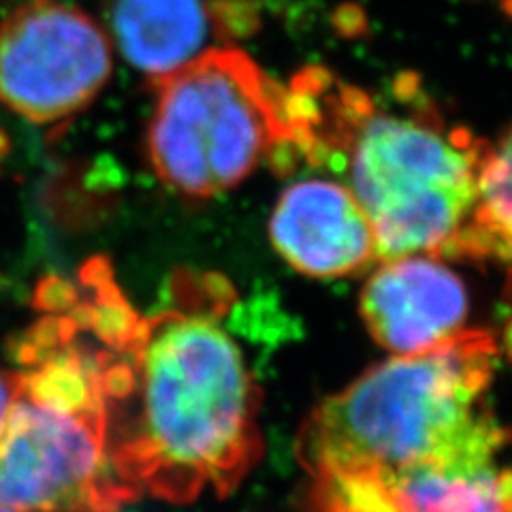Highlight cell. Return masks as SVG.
Listing matches in <instances>:
<instances>
[{
  "label": "cell",
  "mask_w": 512,
  "mask_h": 512,
  "mask_svg": "<svg viewBox=\"0 0 512 512\" xmlns=\"http://www.w3.org/2000/svg\"><path fill=\"white\" fill-rule=\"evenodd\" d=\"M173 306L139 320L105 370L107 448L133 500L190 504L233 493L263 451L261 391L218 325L231 288L175 280Z\"/></svg>",
  "instance_id": "1"
},
{
  "label": "cell",
  "mask_w": 512,
  "mask_h": 512,
  "mask_svg": "<svg viewBox=\"0 0 512 512\" xmlns=\"http://www.w3.org/2000/svg\"><path fill=\"white\" fill-rule=\"evenodd\" d=\"M286 90L293 152L344 175L382 261L410 254L470 259L487 141L448 124L410 75L395 86V105L325 69L299 73Z\"/></svg>",
  "instance_id": "2"
},
{
  "label": "cell",
  "mask_w": 512,
  "mask_h": 512,
  "mask_svg": "<svg viewBox=\"0 0 512 512\" xmlns=\"http://www.w3.org/2000/svg\"><path fill=\"white\" fill-rule=\"evenodd\" d=\"M495 357L491 333L463 329L374 365L310 412L297 440L301 466L312 478L491 466L504 444L485 402Z\"/></svg>",
  "instance_id": "3"
},
{
  "label": "cell",
  "mask_w": 512,
  "mask_h": 512,
  "mask_svg": "<svg viewBox=\"0 0 512 512\" xmlns=\"http://www.w3.org/2000/svg\"><path fill=\"white\" fill-rule=\"evenodd\" d=\"M15 393L0 427V508L118 512L133 495L109 461V348L50 312L15 350Z\"/></svg>",
  "instance_id": "4"
},
{
  "label": "cell",
  "mask_w": 512,
  "mask_h": 512,
  "mask_svg": "<svg viewBox=\"0 0 512 512\" xmlns=\"http://www.w3.org/2000/svg\"><path fill=\"white\" fill-rule=\"evenodd\" d=\"M154 86L146 154L175 195L218 197L263 160L291 152L288 90L237 47H214Z\"/></svg>",
  "instance_id": "5"
},
{
  "label": "cell",
  "mask_w": 512,
  "mask_h": 512,
  "mask_svg": "<svg viewBox=\"0 0 512 512\" xmlns=\"http://www.w3.org/2000/svg\"><path fill=\"white\" fill-rule=\"evenodd\" d=\"M114 69L107 32L60 0H32L0 24V103L32 124L84 111Z\"/></svg>",
  "instance_id": "6"
},
{
  "label": "cell",
  "mask_w": 512,
  "mask_h": 512,
  "mask_svg": "<svg viewBox=\"0 0 512 512\" xmlns=\"http://www.w3.org/2000/svg\"><path fill=\"white\" fill-rule=\"evenodd\" d=\"M359 310L378 346L414 355L463 331L470 297L444 259L410 254L382 261L363 286Z\"/></svg>",
  "instance_id": "7"
},
{
  "label": "cell",
  "mask_w": 512,
  "mask_h": 512,
  "mask_svg": "<svg viewBox=\"0 0 512 512\" xmlns=\"http://www.w3.org/2000/svg\"><path fill=\"white\" fill-rule=\"evenodd\" d=\"M269 237L288 265L312 278L355 276L380 259L370 220L335 180L288 186L271 214Z\"/></svg>",
  "instance_id": "8"
},
{
  "label": "cell",
  "mask_w": 512,
  "mask_h": 512,
  "mask_svg": "<svg viewBox=\"0 0 512 512\" xmlns=\"http://www.w3.org/2000/svg\"><path fill=\"white\" fill-rule=\"evenodd\" d=\"M314 512H512V470L419 468L391 476L314 478Z\"/></svg>",
  "instance_id": "9"
},
{
  "label": "cell",
  "mask_w": 512,
  "mask_h": 512,
  "mask_svg": "<svg viewBox=\"0 0 512 512\" xmlns=\"http://www.w3.org/2000/svg\"><path fill=\"white\" fill-rule=\"evenodd\" d=\"M105 24L124 60L152 84L220 47L210 0H105Z\"/></svg>",
  "instance_id": "10"
},
{
  "label": "cell",
  "mask_w": 512,
  "mask_h": 512,
  "mask_svg": "<svg viewBox=\"0 0 512 512\" xmlns=\"http://www.w3.org/2000/svg\"><path fill=\"white\" fill-rule=\"evenodd\" d=\"M470 259H498L512 269V126L489 146L480 169Z\"/></svg>",
  "instance_id": "11"
},
{
  "label": "cell",
  "mask_w": 512,
  "mask_h": 512,
  "mask_svg": "<svg viewBox=\"0 0 512 512\" xmlns=\"http://www.w3.org/2000/svg\"><path fill=\"white\" fill-rule=\"evenodd\" d=\"M13 393H15L13 374L0 372V427H3V423H5V416L13 402Z\"/></svg>",
  "instance_id": "12"
},
{
  "label": "cell",
  "mask_w": 512,
  "mask_h": 512,
  "mask_svg": "<svg viewBox=\"0 0 512 512\" xmlns=\"http://www.w3.org/2000/svg\"><path fill=\"white\" fill-rule=\"evenodd\" d=\"M0 512H15V510H9V508H0Z\"/></svg>",
  "instance_id": "13"
}]
</instances>
